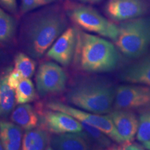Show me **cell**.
<instances>
[{"instance_id": "obj_4", "label": "cell", "mask_w": 150, "mask_h": 150, "mask_svg": "<svg viewBox=\"0 0 150 150\" xmlns=\"http://www.w3.org/2000/svg\"><path fill=\"white\" fill-rule=\"evenodd\" d=\"M114 41L117 50L129 59H139L150 47V18L139 17L121 22Z\"/></svg>"}, {"instance_id": "obj_33", "label": "cell", "mask_w": 150, "mask_h": 150, "mask_svg": "<svg viewBox=\"0 0 150 150\" xmlns=\"http://www.w3.org/2000/svg\"><path fill=\"white\" fill-rule=\"evenodd\" d=\"M0 150H4L2 143H1V140H0Z\"/></svg>"}, {"instance_id": "obj_12", "label": "cell", "mask_w": 150, "mask_h": 150, "mask_svg": "<svg viewBox=\"0 0 150 150\" xmlns=\"http://www.w3.org/2000/svg\"><path fill=\"white\" fill-rule=\"evenodd\" d=\"M124 144L134 140L138 132L139 118L134 111L123 109H113L108 113Z\"/></svg>"}, {"instance_id": "obj_13", "label": "cell", "mask_w": 150, "mask_h": 150, "mask_svg": "<svg viewBox=\"0 0 150 150\" xmlns=\"http://www.w3.org/2000/svg\"><path fill=\"white\" fill-rule=\"evenodd\" d=\"M139 59L124 68L119 77L125 82L150 86V50Z\"/></svg>"}, {"instance_id": "obj_23", "label": "cell", "mask_w": 150, "mask_h": 150, "mask_svg": "<svg viewBox=\"0 0 150 150\" xmlns=\"http://www.w3.org/2000/svg\"><path fill=\"white\" fill-rule=\"evenodd\" d=\"M136 138L141 142L150 141V111L142 112L140 115Z\"/></svg>"}, {"instance_id": "obj_21", "label": "cell", "mask_w": 150, "mask_h": 150, "mask_svg": "<svg viewBox=\"0 0 150 150\" xmlns=\"http://www.w3.org/2000/svg\"><path fill=\"white\" fill-rule=\"evenodd\" d=\"M14 65V68L22 74L23 78L32 77L36 69V62L34 59L24 52H19L16 54Z\"/></svg>"}, {"instance_id": "obj_9", "label": "cell", "mask_w": 150, "mask_h": 150, "mask_svg": "<svg viewBox=\"0 0 150 150\" xmlns=\"http://www.w3.org/2000/svg\"><path fill=\"white\" fill-rule=\"evenodd\" d=\"M38 112L40 117V128L50 134L79 133L83 130L80 121L65 112L53 110Z\"/></svg>"}, {"instance_id": "obj_8", "label": "cell", "mask_w": 150, "mask_h": 150, "mask_svg": "<svg viewBox=\"0 0 150 150\" xmlns=\"http://www.w3.org/2000/svg\"><path fill=\"white\" fill-rule=\"evenodd\" d=\"M67 81L66 73L59 65L51 61L43 62L39 65L35 76L38 93L43 97L61 93L65 89Z\"/></svg>"}, {"instance_id": "obj_34", "label": "cell", "mask_w": 150, "mask_h": 150, "mask_svg": "<svg viewBox=\"0 0 150 150\" xmlns=\"http://www.w3.org/2000/svg\"><path fill=\"white\" fill-rule=\"evenodd\" d=\"M141 150H142V149H141Z\"/></svg>"}, {"instance_id": "obj_19", "label": "cell", "mask_w": 150, "mask_h": 150, "mask_svg": "<svg viewBox=\"0 0 150 150\" xmlns=\"http://www.w3.org/2000/svg\"><path fill=\"white\" fill-rule=\"evenodd\" d=\"M83 129L91 143L92 149L110 150L113 147L110 138L104 133L89 124L81 122Z\"/></svg>"}, {"instance_id": "obj_20", "label": "cell", "mask_w": 150, "mask_h": 150, "mask_svg": "<svg viewBox=\"0 0 150 150\" xmlns=\"http://www.w3.org/2000/svg\"><path fill=\"white\" fill-rule=\"evenodd\" d=\"M18 22L11 13L0 7V43L8 42L16 34Z\"/></svg>"}, {"instance_id": "obj_5", "label": "cell", "mask_w": 150, "mask_h": 150, "mask_svg": "<svg viewBox=\"0 0 150 150\" xmlns=\"http://www.w3.org/2000/svg\"><path fill=\"white\" fill-rule=\"evenodd\" d=\"M67 18L76 27L115 41L118 35V26L110 21L96 9L89 6L72 4L65 9Z\"/></svg>"}, {"instance_id": "obj_25", "label": "cell", "mask_w": 150, "mask_h": 150, "mask_svg": "<svg viewBox=\"0 0 150 150\" xmlns=\"http://www.w3.org/2000/svg\"><path fill=\"white\" fill-rule=\"evenodd\" d=\"M22 74L16 69H11L8 74V83L13 89L16 90L20 81L23 79Z\"/></svg>"}, {"instance_id": "obj_26", "label": "cell", "mask_w": 150, "mask_h": 150, "mask_svg": "<svg viewBox=\"0 0 150 150\" xmlns=\"http://www.w3.org/2000/svg\"><path fill=\"white\" fill-rule=\"evenodd\" d=\"M0 7L11 15L18 13V0H0Z\"/></svg>"}, {"instance_id": "obj_2", "label": "cell", "mask_w": 150, "mask_h": 150, "mask_svg": "<svg viewBox=\"0 0 150 150\" xmlns=\"http://www.w3.org/2000/svg\"><path fill=\"white\" fill-rule=\"evenodd\" d=\"M120 61L117 48L111 42L78 29L73 59L76 68L89 73L111 72L117 68Z\"/></svg>"}, {"instance_id": "obj_32", "label": "cell", "mask_w": 150, "mask_h": 150, "mask_svg": "<svg viewBox=\"0 0 150 150\" xmlns=\"http://www.w3.org/2000/svg\"><path fill=\"white\" fill-rule=\"evenodd\" d=\"M45 150H54L53 148H52V147H51V145H47V147H46V149H45Z\"/></svg>"}, {"instance_id": "obj_24", "label": "cell", "mask_w": 150, "mask_h": 150, "mask_svg": "<svg viewBox=\"0 0 150 150\" xmlns=\"http://www.w3.org/2000/svg\"><path fill=\"white\" fill-rule=\"evenodd\" d=\"M60 0H21L20 12L24 15L46 6L56 4Z\"/></svg>"}, {"instance_id": "obj_7", "label": "cell", "mask_w": 150, "mask_h": 150, "mask_svg": "<svg viewBox=\"0 0 150 150\" xmlns=\"http://www.w3.org/2000/svg\"><path fill=\"white\" fill-rule=\"evenodd\" d=\"M113 109L150 111V86L123 85L116 88Z\"/></svg>"}, {"instance_id": "obj_28", "label": "cell", "mask_w": 150, "mask_h": 150, "mask_svg": "<svg viewBox=\"0 0 150 150\" xmlns=\"http://www.w3.org/2000/svg\"><path fill=\"white\" fill-rule=\"evenodd\" d=\"M83 3H88V4H96L101 1L102 0H77Z\"/></svg>"}, {"instance_id": "obj_10", "label": "cell", "mask_w": 150, "mask_h": 150, "mask_svg": "<svg viewBox=\"0 0 150 150\" xmlns=\"http://www.w3.org/2000/svg\"><path fill=\"white\" fill-rule=\"evenodd\" d=\"M148 8L147 0H108L104 10L110 19L121 22L143 16Z\"/></svg>"}, {"instance_id": "obj_30", "label": "cell", "mask_w": 150, "mask_h": 150, "mask_svg": "<svg viewBox=\"0 0 150 150\" xmlns=\"http://www.w3.org/2000/svg\"><path fill=\"white\" fill-rule=\"evenodd\" d=\"M142 146H143V147L145 148V149L150 150V141L142 142Z\"/></svg>"}, {"instance_id": "obj_11", "label": "cell", "mask_w": 150, "mask_h": 150, "mask_svg": "<svg viewBox=\"0 0 150 150\" xmlns=\"http://www.w3.org/2000/svg\"><path fill=\"white\" fill-rule=\"evenodd\" d=\"M78 28L68 27L51 47L46 52V56L59 63L62 66H68L74 59L77 40Z\"/></svg>"}, {"instance_id": "obj_18", "label": "cell", "mask_w": 150, "mask_h": 150, "mask_svg": "<svg viewBox=\"0 0 150 150\" xmlns=\"http://www.w3.org/2000/svg\"><path fill=\"white\" fill-rule=\"evenodd\" d=\"M50 140L47 131L40 127L27 130L22 138L21 150H45Z\"/></svg>"}, {"instance_id": "obj_16", "label": "cell", "mask_w": 150, "mask_h": 150, "mask_svg": "<svg viewBox=\"0 0 150 150\" xmlns=\"http://www.w3.org/2000/svg\"><path fill=\"white\" fill-rule=\"evenodd\" d=\"M23 129L10 122L0 121V140L4 150H21Z\"/></svg>"}, {"instance_id": "obj_17", "label": "cell", "mask_w": 150, "mask_h": 150, "mask_svg": "<svg viewBox=\"0 0 150 150\" xmlns=\"http://www.w3.org/2000/svg\"><path fill=\"white\" fill-rule=\"evenodd\" d=\"M8 67L0 76V118H6L11 115L16 105V92L8 83Z\"/></svg>"}, {"instance_id": "obj_29", "label": "cell", "mask_w": 150, "mask_h": 150, "mask_svg": "<svg viewBox=\"0 0 150 150\" xmlns=\"http://www.w3.org/2000/svg\"><path fill=\"white\" fill-rule=\"evenodd\" d=\"M127 144H123V146H122V147H112L110 150H125V146H126Z\"/></svg>"}, {"instance_id": "obj_22", "label": "cell", "mask_w": 150, "mask_h": 150, "mask_svg": "<svg viewBox=\"0 0 150 150\" xmlns=\"http://www.w3.org/2000/svg\"><path fill=\"white\" fill-rule=\"evenodd\" d=\"M36 96V91L32 81L28 78L23 79L16 89L17 104H28L34 101Z\"/></svg>"}, {"instance_id": "obj_14", "label": "cell", "mask_w": 150, "mask_h": 150, "mask_svg": "<svg viewBox=\"0 0 150 150\" xmlns=\"http://www.w3.org/2000/svg\"><path fill=\"white\" fill-rule=\"evenodd\" d=\"M50 145L54 150H92L83 130L79 133L54 134L50 137Z\"/></svg>"}, {"instance_id": "obj_15", "label": "cell", "mask_w": 150, "mask_h": 150, "mask_svg": "<svg viewBox=\"0 0 150 150\" xmlns=\"http://www.w3.org/2000/svg\"><path fill=\"white\" fill-rule=\"evenodd\" d=\"M10 119L12 122L26 131L36 128L40 121L36 109L29 104H19L11 112Z\"/></svg>"}, {"instance_id": "obj_31", "label": "cell", "mask_w": 150, "mask_h": 150, "mask_svg": "<svg viewBox=\"0 0 150 150\" xmlns=\"http://www.w3.org/2000/svg\"><path fill=\"white\" fill-rule=\"evenodd\" d=\"M4 58V52L0 50V60H2Z\"/></svg>"}, {"instance_id": "obj_6", "label": "cell", "mask_w": 150, "mask_h": 150, "mask_svg": "<svg viewBox=\"0 0 150 150\" xmlns=\"http://www.w3.org/2000/svg\"><path fill=\"white\" fill-rule=\"evenodd\" d=\"M47 108L50 110H58L72 115L80 122H84L89 125H93L99 129L106 136H108L112 140L119 144H122L123 141L120 136L118 134L117 129L112 122L110 117L107 115H103L101 114H96L93 112H88L86 110L73 108L70 105L57 100L49 101L46 104Z\"/></svg>"}, {"instance_id": "obj_27", "label": "cell", "mask_w": 150, "mask_h": 150, "mask_svg": "<svg viewBox=\"0 0 150 150\" xmlns=\"http://www.w3.org/2000/svg\"><path fill=\"white\" fill-rule=\"evenodd\" d=\"M125 150H141L139 147H137L136 145H131L130 143L127 144L126 146H125Z\"/></svg>"}, {"instance_id": "obj_3", "label": "cell", "mask_w": 150, "mask_h": 150, "mask_svg": "<svg viewBox=\"0 0 150 150\" xmlns=\"http://www.w3.org/2000/svg\"><path fill=\"white\" fill-rule=\"evenodd\" d=\"M116 88L105 79L86 76L76 79L67 90L65 98L79 109L96 114L112 110Z\"/></svg>"}, {"instance_id": "obj_1", "label": "cell", "mask_w": 150, "mask_h": 150, "mask_svg": "<svg viewBox=\"0 0 150 150\" xmlns=\"http://www.w3.org/2000/svg\"><path fill=\"white\" fill-rule=\"evenodd\" d=\"M68 27L65 9L53 4L31 11L21 27L20 44L26 54L34 59L42 58Z\"/></svg>"}]
</instances>
